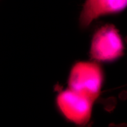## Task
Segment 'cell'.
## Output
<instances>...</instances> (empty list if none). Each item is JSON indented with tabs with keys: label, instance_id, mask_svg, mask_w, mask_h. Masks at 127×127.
Wrapping results in <instances>:
<instances>
[{
	"label": "cell",
	"instance_id": "obj_1",
	"mask_svg": "<svg viewBox=\"0 0 127 127\" xmlns=\"http://www.w3.org/2000/svg\"><path fill=\"white\" fill-rule=\"evenodd\" d=\"M103 78L102 69L98 64L79 62L71 71L68 89L94 102L101 93Z\"/></svg>",
	"mask_w": 127,
	"mask_h": 127
},
{
	"label": "cell",
	"instance_id": "obj_2",
	"mask_svg": "<svg viewBox=\"0 0 127 127\" xmlns=\"http://www.w3.org/2000/svg\"><path fill=\"white\" fill-rule=\"evenodd\" d=\"M123 41L113 25L102 26L95 32L91 41L90 55L97 61H112L123 55Z\"/></svg>",
	"mask_w": 127,
	"mask_h": 127
},
{
	"label": "cell",
	"instance_id": "obj_3",
	"mask_svg": "<svg viewBox=\"0 0 127 127\" xmlns=\"http://www.w3.org/2000/svg\"><path fill=\"white\" fill-rule=\"evenodd\" d=\"M94 102L69 89L60 93L57 104L66 120L78 126H85L91 120Z\"/></svg>",
	"mask_w": 127,
	"mask_h": 127
},
{
	"label": "cell",
	"instance_id": "obj_4",
	"mask_svg": "<svg viewBox=\"0 0 127 127\" xmlns=\"http://www.w3.org/2000/svg\"><path fill=\"white\" fill-rule=\"evenodd\" d=\"M127 5V0H86L79 16V25L86 28L100 17L120 13Z\"/></svg>",
	"mask_w": 127,
	"mask_h": 127
}]
</instances>
